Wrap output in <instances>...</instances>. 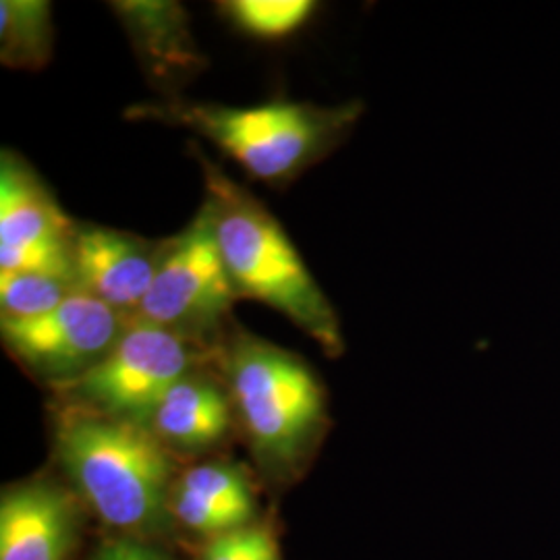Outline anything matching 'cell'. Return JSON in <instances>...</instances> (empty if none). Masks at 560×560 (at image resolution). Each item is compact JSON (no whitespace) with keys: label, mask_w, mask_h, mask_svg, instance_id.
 Masks as SVG:
<instances>
[{"label":"cell","mask_w":560,"mask_h":560,"mask_svg":"<svg viewBox=\"0 0 560 560\" xmlns=\"http://www.w3.org/2000/svg\"><path fill=\"white\" fill-rule=\"evenodd\" d=\"M162 249L164 241L154 243L98 224L75 226L71 240L75 282L125 320H133L154 282Z\"/></svg>","instance_id":"obj_8"},{"label":"cell","mask_w":560,"mask_h":560,"mask_svg":"<svg viewBox=\"0 0 560 560\" xmlns=\"http://www.w3.org/2000/svg\"><path fill=\"white\" fill-rule=\"evenodd\" d=\"M75 224L42 183L38 173L13 150L0 159V243L32 245L71 241Z\"/></svg>","instance_id":"obj_11"},{"label":"cell","mask_w":560,"mask_h":560,"mask_svg":"<svg viewBox=\"0 0 560 560\" xmlns=\"http://www.w3.org/2000/svg\"><path fill=\"white\" fill-rule=\"evenodd\" d=\"M173 509L183 525L208 536L243 529L254 515V497L245 474L235 465L208 463L180 478Z\"/></svg>","instance_id":"obj_12"},{"label":"cell","mask_w":560,"mask_h":560,"mask_svg":"<svg viewBox=\"0 0 560 560\" xmlns=\"http://www.w3.org/2000/svg\"><path fill=\"white\" fill-rule=\"evenodd\" d=\"M363 115V102L318 106L272 101L258 106H224L166 98L129 106V120L183 127L212 141L252 179L282 185L339 148Z\"/></svg>","instance_id":"obj_2"},{"label":"cell","mask_w":560,"mask_h":560,"mask_svg":"<svg viewBox=\"0 0 560 560\" xmlns=\"http://www.w3.org/2000/svg\"><path fill=\"white\" fill-rule=\"evenodd\" d=\"M191 150L200 162L206 201L237 300L260 301L300 326L328 355H340L345 339L335 305L279 221L256 196L224 175L219 164L208 161L196 143Z\"/></svg>","instance_id":"obj_1"},{"label":"cell","mask_w":560,"mask_h":560,"mask_svg":"<svg viewBox=\"0 0 560 560\" xmlns=\"http://www.w3.org/2000/svg\"><path fill=\"white\" fill-rule=\"evenodd\" d=\"M0 270L50 275V277L75 282L71 241H48V243H32V245L0 243Z\"/></svg>","instance_id":"obj_17"},{"label":"cell","mask_w":560,"mask_h":560,"mask_svg":"<svg viewBox=\"0 0 560 560\" xmlns=\"http://www.w3.org/2000/svg\"><path fill=\"white\" fill-rule=\"evenodd\" d=\"M235 301L214 217L203 200L194 221L177 237L164 241L156 277L133 320L161 326L201 345L224 335Z\"/></svg>","instance_id":"obj_5"},{"label":"cell","mask_w":560,"mask_h":560,"mask_svg":"<svg viewBox=\"0 0 560 560\" xmlns=\"http://www.w3.org/2000/svg\"><path fill=\"white\" fill-rule=\"evenodd\" d=\"M127 320L101 300L75 291L38 318H0L4 347L52 381H78L113 349Z\"/></svg>","instance_id":"obj_7"},{"label":"cell","mask_w":560,"mask_h":560,"mask_svg":"<svg viewBox=\"0 0 560 560\" xmlns=\"http://www.w3.org/2000/svg\"><path fill=\"white\" fill-rule=\"evenodd\" d=\"M222 15L241 32L260 40H284L298 34L318 9L314 0H229Z\"/></svg>","instance_id":"obj_15"},{"label":"cell","mask_w":560,"mask_h":560,"mask_svg":"<svg viewBox=\"0 0 560 560\" xmlns=\"http://www.w3.org/2000/svg\"><path fill=\"white\" fill-rule=\"evenodd\" d=\"M140 60L141 71L161 90L185 85L208 69L191 32V18L173 0L110 2Z\"/></svg>","instance_id":"obj_9"},{"label":"cell","mask_w":560,"mask_h":560,"mask_svg":"<svg viewBox=\"0 0 560 560\" xmlns=\"http://www.w3.org/2000/svg\"><path fill=\"white\" fill-rule=\"evenodd\" d=\"M196 347L161 326L127 322L113 349L78 381L62 386L94 411L150 428L164 395L189 374Z\"/></svg>","instance_id":"obj_6"},{"label":"cell","mask_w":560,"mask_h":560,"mask_svg":"<svg viewBox=\"0 0 560 560\" xmlns=\"http://www.w3.org/2000/svg\"><path fill=\"white\" fill-rule=\"evenodd\" d=\"M201 560H279L277 544L261 529H237L217 536Z\"/></svg>","instance_id":"obj_18"},{"label":"cell","mask_w":560,"mask_h":560,"mask_svg":"<svg viewBox=\"0 0 560 560\" xmlns=\"http://www.w3.org/2000/svg\"><path fill=\"white\" fill-rule=\"evenodd\" d=\"M57 455L106 523L122 529L161 523L171 460L150 428L90 407H71L57 423Z\"/></svg>","instance_id":"obj_3"},{"label":"cell","mask_w":560,"mask_h":560,"mask_svg":"<svg viewBox=\"0 0 560 560\" xmlns=\"http://www.w3.org/2000/svg\"><path fill=\"white\" fill-rule=\"evenodd\" d=\"M226 374L254 448L277 465L300 460L326 416L320 382L305 361L237 328L229 337Z\"/></svg>","instance_id":"obj_4"},{"label":"cell","mask_w":560,"mask_h":560,"mask_svg":"<svg viewBox=\"0 0 560 560\" xmlns=\"http://www.w3.org/2000/svg\"><path fill=\"white\" fill-rule=\"evenodd\" d=\"M80 291L73 280L32 272L0 270V312L2 318L27 320L55 310L69 295Z\"/></svg>","instance_id":"obj_16"},{"label":"cell","mask_w":560,"mask_h":560,"mask_svg":"<svg viewBox=\"0 0 560 560\" xmlns=\"http://www.w3.org/2000/svg\"><path fill=\"white\" fill-rule=\"evenodd\" d=\"M75 536V509L52 483L7 490L0 502V560H65Z\"/></svg>","instance_id":"obj_10"},{"label":"cell","mask_w":560,"mask_h":560,"mask_svg":"<svg viewBox=\"0 0 560 560\" xmlns=\"http://www.w3.org/2000/svg\"><path fill=\"white\" fill-rule=\"evenodd\" d=\"M231 428V402L210 381L185 376L156 407L150 430L159 441L180 448H206L224 439Z\"/></svg>","instance_id":"obj_13"},{"label":"cell","mask_w":560,"mask_h":560,"mask_svg":"<svg viewBox=\"0 0 560 560\" xmlns=\"http://www.w3.org/2000/svg\"><path fill=\"white\" fill-rule=\"evenodd\" d=\"M55 48L52 9L46 0L0 2V62L18 71H40Z\"/></svg>","instance_id":"obj_14"},{"label":"cell","mask_w":560,"mask_h":560,"mask_svg":"<svg viewBox=\"0 0 560 560\" xmlns=\"http://www.w3.org/2000/svg\"><path fill=\"white\" fill-rule=\"evenodd\" d=\"M94 560H166L154 548L136 540H117L106 544Z\"/></svg>","instance_id":"obj_19"}]
</instances>
